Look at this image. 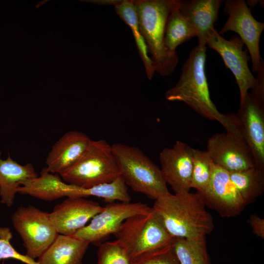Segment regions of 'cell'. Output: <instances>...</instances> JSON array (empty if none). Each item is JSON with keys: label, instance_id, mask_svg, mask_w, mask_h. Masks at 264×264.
<instances>
[{"label": "cell", "instance_id": "obj_23", "mask_svg": "<svg viewBox=\"0 0 264 264\" xmlns=\"http://www.w3.org/2000/svg\"><path fill=\"white\" fill-rule=\"evenodd\" d=\"M172 245L180 264H211L206 237L174 238Z\"/></svg>", "mask_w": 264, "mask_h": 264}, {"label": "cell", "instance_id": "obj_18", "mask_svg": "<svg viewBox=\"0 0 264 264\" xmlns=\"http://www.w3.org/2000/svg\"><path fill=\"white\" fill-rule=\"evenodd\" d=\"M1 154L0 151V202L10 207L19 188L26 181L39 176L32 163L21 165L13 160L9 154L3 160L0 158Z\"/></svg>", "mask_w": 264, "mask_h": 264}, {"label": "cell", "instance_id": "obj_25", "mask_svg": "<svg viewBox=\"0 0 264 264\" xmlns=\"http://www.w3.org/2000/svg\"><path fill=\"white\" fill-rule=\"evenodd\" d=\"M214 163L206 151L193 148V168L191 188L203 192L210 181Z\"/></svg>", "mask_w": 264, "mask_h": 264}, {"label": "cell", "instance_id": "obj_10", "mask_svg": "<svg viewBox=\"0 0 264 264\" xmlns=\"http://www.w3.org/2000/svg\"><path fill=\"white\" fill-rule=\"evenodd\" d=\"M204 40L206 45L220 55L226 67L233 73L239 88L240 105L242 104L249 89L254 88L256 81L248 67L250 58L247 51L243 49V42L236 36L227 40L214 27L208 32Z\"/></svg>", "mask_w": 264, "mask_h": 264}, {"label": "cell", "instance_id": "obj_30", "mask_svg": "<svg viewBox=\"0 0 264 264\" xmlns=\"http://www.w3.org/2000/svg\"><path fill=\"white\" fill-rule=\"evenodd\" d=\"M248 223L252 230L253 233L258 237L264 239V220L256 214L250 216Z\"/></svg>", "mask_w": 264, "mask_h": 264}, {"label": "cell", "instance_id": "obj_27", "mask_svg": "<svg viewBox=\"0 0 264 264\" xmlns=\"http://www.w3.org/2000/svg\"><path fill=\"white\" fill-rule=\"evenodd\" d=\"M12 238L10 228L0 227V262L4 259H13L26 264H39L27 255L18 252L10 243Z\"/></svg>", "mask_w": 264, "mask_h": 264}, {"label": "cell", "instance_id": "obj_19", "mask_svg": "<svg viewBox=\"0 0 264 264\" xmlns=\"http://www.w3.org/2000/svg\"><path fill=\"white\" fill-rule=\"evenodd\" d=\"M89 244L72 235L58 234L37 262L39 264H82Z\"/></svg>", "mask_w": 264, "mask_h": 264}, {"label": "cell", "instance_id": "obj_28", "mask_svg": "<svg viewBox=\"0 0 264 264\" xmlns=\"http://www.w3.org/2000/svg\"><path fill=\"white\" fill-rule=\"evenodd\" d=\"M132 264H180V263L174 251L172 242L170 244L132 261Z\"/></svg>", "mask_w": 264, "mask_h": 264}, {"label": "cell", "instance_id": "obj_16", "mask_svg": "<svg viewBox=\"0 0 264 264\" xmlns=\"http://www.w3.org/2000/svg\"><path fill=\"white\" fill-rule=\"evenodd\" d=\"M92 140L79 131L66 132L52 147L46 158V167L52 174L61 176L81 159Z\"/></svg>", "mask_w": 264, "mask_h": 264}, {"label": "cell", "instance_id": "obj_21", "mask_svg": "<svg viewBox=\"0 0 264 264\" xmlns=\"http://www.w3.org/2000/svg\"><path fill=\"white\" fill-rule=\"evenodd\" d=\"M197 36L196 29L179 12L176 0H175L165 25L164 42L166 48L175 52L179 45Z\"/></svg>", "mask_w": 264, "mask_h": 264}, {"label": "cell", "instance_id": "obj_11", "mask_svg": "<svg viewBox=\"0 0 264 264\" xmlns=\"http://www.w3.org/2000/svg\"><path fill=\"white\" fill-rule=\"evenodd\" d=\"M206 151L214 164L229 173L256 167L253 154L245 142L227 132L211 136Z\"/></svg>", "mask_w": 264, "mask_h": 264}, {"label": "cell", "instance_id": "obj_5", "mask_svg": "<svg viewBox=\"0 0 264 264\" xmlns=\"http://www.w3.org/2000/svg\"><path fill=\"white\" fill-rule=\"evenodd\" d=\"M132 262L171 243L174 238L153 210L127 219L115 234Z\"/></svg>", "mask_w": 264, "mask_h": 264}, {"label": "cell", "instance_id": "obj_31", "mask_svg": "<svg viewBox=\"0 0 264 264\" xmlns=\"http://www.w3.org/2000/svg\"><path fill=\"white\" fill-rule=\"evenodd\" d=\"M122 1V0H89L88 1L99 5H113L115 6L120 3Z\"/></svg>", "mask_w": 264, "mask_h": 264}, {"label": "cell", "instance_id": "obj_22", "mask_svg": "<svg viewBox=\"0 0 264 264\" xmlns=\"http://www.w3.org/2000/svg\"><path fill=\"white\" fill-rule=\"evenodd\" d=\"M231 180L246 205L251 204L264 192V170L257 167L229 173Z\"/></svg>", "mask_w": 264, "mask_h": 264}, {"label": "cell", "instance_id": "obj_29", "mask_svg": "<svg viewBox=\"0 0 264 264\" xmlns=\"http://www.w3.org/2000/svg\"><path fill=\"white\" fill-rule=\"evenodd\" d=\"M257 73L256 83L251 94L258 102L264 105V65Z\"/></svg>", "mask_w": 264, "mask_h": 264}, {"label": "cell", "instance_id": "obj_14", "mask_svg": "<svg viewBox=\"0 0 264 264\" xmlns=\"http://www.w3.org/2000/svg\"><path fill=\"white\" fill-rule=\"evenodd\" d=\"M160 168L164 178L175 193L190 192L193 168V148L176 141L172 147L159 154Z\"/></svg>", "mask_w": 264, "mask_h": 264}, {"label": "cell", "instance_id": "obj_4", "mask_svg": "<svg viewBox=\"0 0 264 264\" xmlns=\"http://www.w3.org/2000/svg\"><path fill=\"white\" fill-rule=\"evenodd\" d=\"M111 146L120 176L127 186L154 200L171 194L160 168L140 149L122 143Z\"/></svg>", "mask_w": 264, "mask_h": 264}, {"label": "cell", "instance_id": "obj_20", "mask_svg": "<svg viewBox=\"0 0 264 264\" xmlns=\"http://www.w3.org/2000/svg\"><path fill=\"white\" fill-rule=\"evenodd\" d=\"M115 10L120 18L131 28L139 56L142 59L148 78H153L155 70L148 48L140 32L135 6L133 0H122L119 4L114 6Z\"/></svg>", "mask_w": 264, "mask_h": 264}, {"label": "cell", "instance_id": "obj_9", "mask_svg": "<svg viewBox=\"0 0 264 264\" xmlns=\"http://www.w3.org/2000/svg\"><path fill=\"white\" fill-rule=\"evenodd\" d=\"M224 11L229 17L219 33L228 31L237 33L250 54L252 70L257 73L264 65L259 49V41L264 29V23L257 21L243 0L223 1Z\"/></svg>", "mask_w": 264, "mask_h": 264}, {"label": "cell", "instance_id": "obj_6", "mask_svg": "<svg viewBox=\"0 0 264 264\" xmlns=\"http://www.w3.org/2000/svg\"><path fill=\"white\" fill-rule=\"evenodd\" d=\"M120 176L111 145L105 140L100 139L91 140L78 162L60 176L68 184L89 188L110 182Z\"/></svg>", "mask_w": 264, "mask_h": 264}, {"label": "cell", "instance_id": "obj_3", "mask_svg": "<svg viewBox=\"0 0 264 264\" xmlns=\"http://www.w3.org/2000/svg\"><path fill=\"white\" fill-rule=\"evenodd\" d=\"M138 25L155 70L162 76L173 73L178 62L176 52L164 42L165 25L175 0H135Z\"/></svg>", "mask_w": 264, "mask_h": 264}, {"label": "cell", "instance_id": "obj_2", "mask_svg": "<svg viewBox=\"0 0 264 264\" xmlns=\"http://www.w3.org/2000/svg\"><path fill=\"white\" fill-rule=\"evenodd\" d=\"M200 195L190 192L170 194L155 200L152 210L173 237H206L214 228L213 218Z\"/></svg>", "mask_w": 264, "mask_h": 264}, {"label": "cell", "instance_id": "obj_26", "mask_svg": "<svg viewBox=\"0 0 264 264\" xmlns=\"http://www.w3.org/2000/svg\"><path fill=\"white\" fill-rule=\"evenodd\" d=\"M97 257V264H132L127 251L117 240L101 243Z\"/></svg>", "mask_w": 264, "mask_h": 264}, {"label": "cell", "instance_id": "obj_7", "mask_svg": "<svg viewBox=\"0 0 264 264\" xmlns=\"http://www.w3.org/2000/svg\"><path fill=\"white\" fill-rule=\"evenodd\" d=\"M12 221L23 241L26 255L34 260L44 253L59 234L49 213L31 205L19 207Z\"/></svg>", "mask_w": 264, "mask_h": 264}, {"label": "cell", "instance_id": "obj_15", "mask_svg": "<svg viewBox=\"0 0 264 264\" xmlns=\"http://www.w3.org/2000/svg\"><path fill=\"white\" fill-rule=\"evenodd\" d=\"M82 197H67L49 213L59 234L71 236L104 208L95 201Z\"/></svg>", "mask_w": 264, "mask_h": 264}, {"label": "cell", "instance_id": "obj_1", "mask_svg": "<svg viewBox=\"0 0 264 264\" xmlns=\"http://www.w3.org/2000/svg\"><path fill=\"white\" fill-rule=\"evenodd\" d=\"M206 45L198 43L190 52L177 83L167 91L166 99L184 102L202 116L220 122L227 132L242 138L236 114L220 113L210 98L205 70Z\"/></svg>", "mask_w": 264, "mask_h": 264}, {"label": "cell", "instance_id": "obj_12", "mask_svg": "<svg viewBox=\"0 0 264 264\" xmlns=\"http://www.w3.org/2000/svg\"><path fill=\"white\" fill-rule=\"evenodd\" d=\"M198 193L204 204L223 217L239 215L246 205L227 171L214 164L206 189Z\"/></svg>", "mask_w": 264, "mask_h": 264}, {"label": "cell", "instance_id": "obj_13", "mask_svg": "<svg viewBox=\"0 0 264 264\" xmlns=\"http://www.w3.org/2000/svg\"><path fill=\"white\" fill-rule=\"evenodd\" d=\"M235 114L242 138L250 149L256 167L264 170V105L248 92Z\"/></svg>", "mask_w": 264, "mask_h": 264}, {"label": "cell", "instance_id": "obj_17", "mask_svg": "<svg viewBox=\"0 0 264 264\" xmlns=\"http://www.w3.org/2000/svg\"><path fill=\"white\" fill-rule=\"evenodd\" d=\"M223 1L221 0H176L178 10L196 29L198 43L206 44L205 37L214 27Z\"/></svg>", "mask_w": 264, "mask_h": 264}, {"label": "cell", "instance_id": "obj_24", "mask_svg": "<svg viewBox=\"0 0 264 264\" xmlns=\"http://www.w3.org/2000/svg\"><path fill=\"white\" fill-rule=\"evenodd\" d=\"M83 196L84 198L89 196L98 197L109 203L115 200L130 202L131 200L127 185L121 176L110 182L98 184L89 188H83Z\"/></svg>", "mask_w": 264, "mask_h": 264}, {"label": "cell", "instance_id": "obj_32", "mask_svg": "<svg viewBox=\"0 0 264 264\" xmlns=\"http://www.w3.org/2000/svg\"><path fill=\"white\" fill-rule=\"evenodd\" d=\"M248 1H249V2H247L249 5L251 7H254L255 6V5H257V4L259 2V0H248Z\"/></svg>", "mask_w": 264, "mask_h": 264}, {"label": "cell", "instance_id": "obj_8", "mask_svg": "<svg viewBox=\"0 0 264 264\" xmlns=\"http://www.w3.org/2000/svg\"><path fill=\"white\" fill-rule=\"evenodd\" d=\"M152 210V207L141 202L110 203L92 218L88 225L72 236L99 246L110 235H115L127 219Z\"/></svg>", "mask_w": 264, "mask_h": 264}]
</instances>
